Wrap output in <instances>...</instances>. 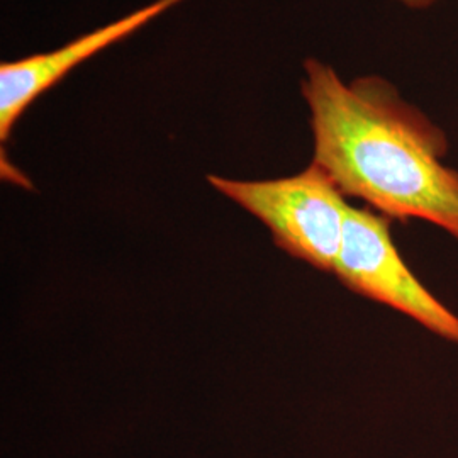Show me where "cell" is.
Masks as SVG:
<instances>
[{
  "label": "cell",
  "mask_w": 458,
  "mask_h": 458,
  "mask_svg": "<svg viewBox=\"0 0 458 458\" xmlns=\"http://www.w3.org/2000/svg\"><path fill=\"white\" fill-rule=\"evenodd\" d=\"M395 2H399V4L406 5L408 9H414V11H423V9H428V7L435 5L438 0H395Z\"/></svg>",
  "instance_id": "5b68a950"
},
{
  "label": "cell",
  "mask_w": 458,
  "mask_h": 458,
  "mask_svg": "<svg viewBox=\"0 0 458 458\" xmlns=\"http://www.w3.org/2000/svg\"><path fill=\"white\" fill-rule=\"evenodd\" d=\"M391 221L348 206L344 242L333 274L346 289L406 314L446 342L458 344V316L431 294L397 253Z\"/></svg>",
  "instance_id": "3957f363"
},
{
  "label": "cell",
  "mask_w": 458,
  "mask_h": 458,
  "mask_svg": "<svg viewBox=\"0 0 458 458\" xmlns=\"http://www.w3.org/2000/svg\"><path fill=\"white\" fill-rule=\"evenodd\" d=\"M183 0H155L145 7L102 26L92 33L83 34L65 47L49 53L7 62L0 65V140L11 138L17 119L66 73L94 56L98 51L123 41L130 34L143 28L155 17L166 13Z\"/></svg>",
  "instance_id": "277c9868"
},
{
  "label": "cell",
  "mask_w": 458,
  "mask_h": 458,
  "mask_svg": "<svg viewBox=\"0 0 458 458\" xmlns=\"http://www.w3.org/2000/svg\"><path fill=\"white\" fill-rule=\"evenodd\" d=\"M216 191L259 217L278 248L297 260L333 274L344 242L348 204L327 172L311 164L277 181H231L208 177Z\"/></svg>",
  "instance_id": "7a4b0ae2"
},
{
  "label": "cell",
  "mask_w": 458,
  "mask_h": 458,
  "mask_svg": "<svg viewBox=\"0 0 458 458\" xmlns=\"http://www.w3.org/2000/svg\"><path fill=\"white\" fill-rule=\"evenodd\" d=\"M301 92L311 113L312 164L344 196L389 219H421L458 240V172L445 164L440 126L377 75L344 83L333 66L304 62Z\"/></svg>",
  "instance_id": "6da1fadb"
}]
</instances>
